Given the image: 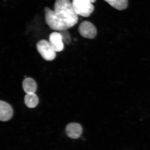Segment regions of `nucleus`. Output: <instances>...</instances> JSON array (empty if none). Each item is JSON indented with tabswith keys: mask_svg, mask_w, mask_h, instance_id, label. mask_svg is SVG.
Listing matches in <instances>:
<instances>
[{
	"mask_svg": "<svg viewBox=\"0 0 150 150\" xmlns=\"http://www.w3.org/2000/svg\"><path fill=\"white\" fill-rule=\"evenodd\" d=\"M45 14L46 23L54 30H67L74 27L78 21V15L70 0H56L54 10L46 7Z\"/></svg>",
	"mask_w": 150,
	"mask_h": 150,
	"instance_id": "1",
	"label": "nucleus"
},
{
	"mask_svg": "<svg viewBox=\"0 0 150 150\" xmlns=\"http://www.w3.org/2000/svg\"><path fill=\"white\" fill-rule=\"evenodd\" d=\"M96 0H72L74 10L78 16L88 17L93 12L94 6L93 4Z\"/></svg>",
	"mask_w": 150,
	"mask_h": 150,
	"instance_id": "2",
	"label": "nucleus"
},
{
	"mask_svg": "<svg viewBox=\"0 0 150 150\" xmlns=\"http://www.w3.org/2000/svg\"><path fill=\"white\" fill-rule=\"evenodd\" d=\"M38 51L44 59L47 61L53 60L56 56V52L54 50L49 42L42 39L37 44Z\"/></svg>",
	"mask_w": 150,
	"mask_h": 150,
	"instance_id": "3",
	"label": "nucleus"
},
{
	"mask_svg": "<svg viewBox=\"0 0 150 150\" xmlns=\"http://www.w3.org/2000/svg\"><path fill=\"white\" fill-rule=\"evenodd\" d=\"M78 31L82 36L89 39L94 38L97 34L96 27L88 21H84L80 24Z\"/></svg>",
	"mask_w": 150,
	"mask_h": 150,
	"instance_id": "4",
	"label": "nucleus"
},
{
	"mask_svg": "<svg viewBox=\"0 0 150 150\" xmlns=\"http://www.w3.org/2000/svg\"><path fill=\"white\" fill-rule=\"evenodd\" d=\"M49 42L56 52H61L64 48L62 37L59 33L55 32L50 34Z\"/></svg>",
	"mask_w": 150,
	"mask_h": 150,
	"instance_id": "5",
	"label": "nucleus"
},
{
	"mask_svg": "<svg viewBox=\"0 0 150 150\" xmlns=\"http://www.w3.org/2000/svg\"><path fill=\"white\" fill-rule=\"evenodd\" d=\"M66 133L67 136L72 139L79 138L82 132V127L79 124L71 123L67 125Z\"/></svg>",
	"mask_w": 150,
	"mask_h": 150,
	"instance_id": "6",
	"label": "nucleus"
},
{
	"mask_svg": "<svg viewBox=\"0 0 150 150\" xmlns=\"http://www.w3.org/2000/svg\"><path fill=\"white\" fill-rule=\"evenodd\" d=\"M13 114L12 107L4 101H0V120L5 122L9 120Z\"/></svg>",
	"mask_w": 150,
	"mask_h": 150,
	"instance_id": "7",
	"label": "nucleus"
},
{
	"mask_svg": "<svg viewBox=\"0 0 150 150\" xmlns=\"http://www.w3.org/2000/svg\"><path fill=\"white\" fill-rule=\"evenodd\" d=\"M22 86L24 91L26 93H35L37 91V84L33 78H25L23 81Z\"/></svg>",
	"mask_w": 150,
	"mask_h": 150,
	"instance_id": "8",
	"label": "nucleus"
},
{
	"mask_svg": "<svg viewBox=\"0 0 150 150\" xmlns=\"http://www.w3.org/2000/svg\"><path fill=\"white\" fill-rule=\"evenodd\" d=\"M38 96L35 93H27L24 97V102L29 108L36 107L39 103Z\"/></svg>",
	"mask_w": 150,
	"mask_h": 150,
	"instance_id": "9",
	"label": "nucleus"
},
{
	"mask_svg": "<svg viewBox=\"0 0 150 150\" xmlns=\"http://www.w3.org/2000/svg\"><path fill=\"white\" fill-rule=\"evenodd\" d=\"M113 8L119 10L126 9L128 6V0H104Z\"/></svg>",
	"mask_w": 150,
	"mask_h": 150,
	"instance_id": "10",
	"label": "nucleus"
},
{
	"mask_svg": "<svg viewBox=\"0 0 150 150\" xmlns=\"http://www.w3.org/2000/svg\"><path fill=\"white\" fill-rule=\"evenodd\" d=\"M59 33L62 37L63 42L67 45L70 44L71 42V37L70 33L67 30L59 31Z\"/></svg>",
	"mask_w": 150,
	"mask_h": 150,
	"instance_id": "11",
	"label": "nucleus"
}]
</instances>
